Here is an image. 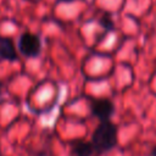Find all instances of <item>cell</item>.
Here are the masks:
<instances>
[{"label": "cell", "instance_id": "obj_1", "mask_svg": "<svg viewBox=\"0 0 156 156\" xmlns=\"http://www.w3.org/2000/svg\"><path fill=\"white\" fill-rule=\"evenodd\" d=\"M118 143V127L108 121H102L94 129L91 135V144L95 152L105 154L116 147Z\"/></svg>", "mask_w": 156, "mask_h": 156}, {"label": "cell", "instance_id": "obj_2", "mask_svg": "<svg viewBox=\"0 0 156 156\" xmlns=\"http://www.w3.org/2000/svg\"><path fill=\"white\" fill-rule=\"evenodd\" d=\"M17 46L20 52L24 57L34 58V57H38L41 52V39L39 35L34 33L24 32L20 35Z\"/></svg>", "mask_w": 156, "mask_h": 156}, {"label": "cell", "instance_id": "obj_3", "mask_svg": "<svg viewBox=\"0 0 156 156\" xmlns=\"http://www.w3.org/2000/svg\"><path fill=\"white\" fill-rule=\"evenodd\" d=\"M90 110H91V115L96 117L100 122L111 119V117L113 116L116 111L113 101L110 100L108 98H101V99L93 100L90 104Z\"/></svg>", "mask_w": 156, "mask_h": 156}, {"label": "cell", "instance_id": "obj_4", "mask_svg": "<svg viewBox=\"0 0 156 156\" xmlns=\"http://www.w3.org/2000/svg\"><path fill=\"white\" fill-rule=\"evenodd\" d=\"M0 58L10 62L18 60V54L15 48L13 40L9 37L0 35Z\"/></svg>", "mask_w": 156, "mask_h": 156}, {"label": "cell", "instance_id": "obj_5", "mask_svg": "<svg viewBox=\"0 0 156 156\" xmlns=\"http://www.w3.org/2000/svg\"><path fill=\"white\" fill-rule=\"evenodd\" d=\"M71 152L73 156H93L95 150L91 141L73 140L71 143Z\"/></svg>", "mask_w": 156, "mask_h": 156}, {"label": "cell", "instance_id": "obj_6", "mask_svg": "<svg viewBox=\"0 0 156 156\" xmlns=\"http://www.w3.org/2000/svg\"><path fill=\"white\" fill-rule=\"evenodd\" d=\"M99 24L105 30H107V32L115 29V22H113V20H112V17H111L110 13H105L104 16H101L100 20H99Z\"/></svg>", "mask_w": 156, "mask_h": 156}, {"label": "cell", "instance_id": "obj_7", "mask_svg": "<svg viewBox=\"0 0 156 156\" xmlns=\"http://www.w3.org/2000/svg\"><path fill=\"white\" fill-rule=\"evenodd\" d=\"M30 156H55L50 146H44L38 150H34V152Z\"/></svg>", "mask_w": 156, "mask_h": 156}, {"label": "cell", "instance_id": "obj_8", "mask_svg": "<svg viewBox=\"0 0 156 156\" xmlns=\"http://www.w3.org/2000/svg\"><path fill=\"white\" fill-rule=\"evenodd\" d=\"M2 93H4V82L0 80V98H1Z\"/></svg>", "mask_w": 156, "mask_h": 156}, {"label": "cell", "instance_id": "obj_9", "mask_svg": "<svg viewBox=\"0 0 156 156\" xmlns=\"http://www.w3.org/2000/svg\"><path fill=\"white\" fill-rule=\"evenodd\" d=\"M150 155H151V156H156V146H154V147L151 149V152H150Z\"/></svg>", "mask_w": 156, "mask_h": 156}, {"label": "cell", "instance_id": "obj_10", "mask_svg": "<svg viewBox=\"0 0 156 156\" xmlns=\"http://www.w3.org/2000/svg\"><path fill=\"white\" fill-rule=\"evenodd\" d=\"M60 1H63V2H71V1H74V0H60Z\"/></svg>", "mask_w": 156, "mask_h": 156}, {"label": "cell", "instance_id": "obj_11", "mask_svg": "<svg viewBox=\"0 0 156 156\" xmlns=\"http://www.w3.org/2000/svg\"><path fill=\"white\" fill-rule=\"evenodd\" d=\"M0 156H2V154H1V149H0Z\"/></svg>", "mask_w": 156, "mask_h": 156}]
</instances>
